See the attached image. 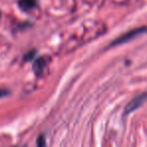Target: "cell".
Instances as JSON below:
<instances>
[{
  "label": "cell",
  "instance_id": "obj_5",
  "mask_svg": "<svg viewBox=\"0 0 147 147\" xmlns=\"http://www.w3.org/2000/svg\"><path fill=\"white\" fill-rule=\"evenodd\" d=\"M35 55H36V51H35L34 49H32V51H28V53H26L25 55H24V61H26V62L31 61V59H32L33 57H35Z\"/></svg>",
  "mask_w": 147,
  "mask_h": 147
},
{
  "label": "cell",
  "instance_id": "obj_8",
  "mask_svg": "<svg viewBox=\"0 0 147 147\" xmlns=\"http://www.w3.org/2000/svg\"><path fill=\"white\" fill-rule=\"evenodd\" d=\"M0 19H1V11H0Z\"/></svg>",
  "mask_w": 147,
  "mask_h": 147
},
{
  "label": "cell",
  "instance_id": "obj_7",
  "mask_svg": "<svg viewBox=\"0 0 147 147\" xmlns=\"http://www.w3.org/2000/svg\"><path fill=\"white\" fill-rule=\"evenodd\" d=\"M10 93L8 90H5V89H0V98H4V97L8 96Z\"/></svg>",
  "mask_w": 147,
  "mask_h": 147
},
{
  "label": "cell",
  "instance_id": "obj_3",
  "mask_svg": "<svg viewBox=\"0 0 147 147\" xmlns=\"http://www.w3.org/2000/svg\"><path fill=\"white\" fill-rule=\"evenodd\" d=\"M45 66H46V61L44 57H39L33 64V72L35 73L36 76H40L42 74L43 70H44Z\"/></svg>",
  "mask_w": 147,
  "mask_h": 147
},
{
  "label": "cell",
  "instance_id": "obj_6",
  "mask_svg": "<svg viewBox=\"0 0 147 147\" xmlns=\"http://www.w3.org/2000/svg\"><path fill=\"white\" fill-rule=\"evenodd\" d=\"M45 143H46V142H45L43 135H40L38 138H37V145H38V146H44Z\"/></svg>",
  "mask_w": 147,
  "mask_h": 147
},
{
  "label": "cell",
  "instance_id": "obj_4",
  "mask_svg": "<svg viewBox=\"0 0 147 147\" xmlns=\"http://www.w3.org/2000/svg\"><path fill=\"white\" fill-rule=\"evenodd\" d=\"M18 6L23 11H29L37 6V0H19Z\"/></svg>",
  "mask_w": 147,
  "mask_h": 147
},
{
  "label": "cell",
  "instance_id": "obj_2",
  "mask_svg": "<svg viewBox=\"0 0 147 147\" xmlns=\"http://www.w3.org/2000/svg\"><path fill=\"white\" fill-rule=\"evenodd\" d=\"M146 100H147V93H142L139 96L135 97L133 100L130 101L127 104V106H126V108H125V111H124V115H127V114L135 111L136 109L139 108Z\"/></svg>",
  "mask_w": 147,
  "mask_h": 147
},
{
  "label": "cell",
  "instance_id": "obj_1",
  "mask_svg": "<svg viewBox=\"0 0 147 147\" xmlns=\"http://www.w3.org/2000/svg\"><path fill=\"white\" fill-rule=\"evenodd\" d=\"M144 32H147V27H139V28H134V29H131L129 31L125 32L122 36H120L119 37H117L115 40L112 41L111 45H118V44H122V43H125L127 41L133 39L134 37L140 36V34H144Z\"/></svg>",
  "mask_w": 147,
  "mask_h": 147
}]
</instances>
